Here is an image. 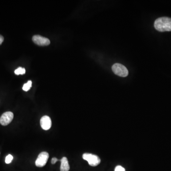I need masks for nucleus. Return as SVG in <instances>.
I'll list each match as a JSON object with an SVG mask.
<instances>
[{
	"mask_svg": "<svg viewBox=\"0 0 171 171\" xmlns=\"http://www.w3.org/2000/svg\"><path fill=\"white\" fill-rule=\"evenodd\" d=\"M154 27L160 32L171 31V18L162 17L158 18L155 21Z\"/></svg>",
	"mask_w": 171,
	"mask_h": 171,
	"instance_id": "obj_1",
	"label": "nucleus"
},
{
	"mask_svg": "<svg viewBox=\"0 0 171 171\" xmlns=\"http://www.w3.org/2000/svg\"><path fill=\"white\" fill-rule=\"evenodd\" d=\"M112 70L117 75L121 77H126L128 76L127 68L120 63H115L112 67Z\"/></svg>",
	"mask_w": 171,
	"mask_h": 171,
	"instance_id": "obj_2",
	"label": "nucleus"
},
{
	"mask_svg": "<svg viewBox=\"0 0 171 171\" xmlns=\"http://www.w3.org/2000/svg\"><path fill=\"white\" fill-rule=\"evenodd\" d=\"M83 159L88 161L90 166H96L98 165L101 162L98 156L89 153H85L83 154Z\"/></svg>",
	"mask_w": 171,
	"mask_h": 171,
	"instance_id": "obj_3",
	"label": "nucleus"
},
{
	"mask_svg": "<svg viewBox=\"0 0 171 171\" xmlns=\"http://www.w3.org/2000/svg\"><path fill=\"white\" fill-rule=\"evenodd\" d=\"M49 157V154L46 152H42L40 153L35 162L36 166L42 167L45 166Z\"/></svg>",
	"mask_w": 171,
	"mask_h": 171,
	"instance_id": "obj_4",
	"label": "nucleus"
},
{
	"mask_svg": "<svg viewBox=\"0 0 171 171\" xmlns=\"http://www.w3.org/2000/svg\"><path fill=\"white\" fill-rule=\"evenodd\" d=\"M14 114L12 112H6L2 115L0 118V123L2 125H5L9 124L14 118Z\"/></svg>",
	"mask_w": 171,
	"mask_h": 171,
	"instance_id": "obj_5",
	"label": "nucleus"
},
{
	"mask_svg": "<svg viewBox=\"0 0 171 171\" xmlns=\"http://www.w3.org/2000/svg\"><path fill=\"white\" fill-rule=\"evenodd\" d=\"M33 41L37 45L42 46H47L50 43L49 39L38 35L33 36Z\"/></svg>",
	"mask_w": 171,
	"mask_h": 171,
	"instance_id": "obj_6",
	"label": "nucleus"
},
{
	"mask_svg": "<svg viewBox=\"0 0 171 171\" xmlns=\"http://www.w3.org/2000/svg\"><path fill=\"white\" fill-rule=\"evenodd\" d=\"M41 126L43 129L48 130L51 126V120L49 116H44L42 117L40 121Z\"/></svg>",
	"mask_w": 171,
	"mask_h": 171,
	"instance_id": "obj_7",
	"label": "nucleus"
},
{
	"mask_svg": "<svg viewBox=\"0 0 171 171\" xmlns=\"http://www.w3.org/2000/svg\"><path fill=\"white\" fill-rule=\"evenodd\" d=\"M61 165L60 167L61 171H69L70 167L68 159L66 157H64L61 160Z\"/></svg>",
	"mask_w": 171,
	"mask_h": 171,
	"instance_id": "obj_8",
	"label": "nucleus"
},
{
	"mask_svg": "<svg viewBox=\"0 0 171 171\" xmlns=\"http://www.w3.org/2000/svg\"><path fill=\"white\" fill-rule=\"evenodd\" d=\"M31 86H32V82L30 81H28L27 83L24 84L22 87V89L25 91H28L30 89Z\"/></svg>",
	"mask_w": 171,
	"mask_h": 171,
	"instance_id": "obj_9",
	"label": "nucleus"
},
{
	"mask_svg": "<svg viewBox=\"0 0 171 171\" xmlns=\"http://www.w3.org/2000/svg\"><path fill=\"white\" fill-rule=\"evenodd\" d=\"M26 72V70L24 68H22V67H19L18 69H16L14 71L15 74L17 75H23L25 74Z\"/></svg>",
	"mask_w": 171,
	"mask_h": 171,
	"instance_id": "obj_10",
	"label": "nucleus"
},
{
	"mask_svg": "<svg viewBox=\"0 0 171 171\" xmlns=\"http://www.w3.org/2000/svg\"><path fill=\"white\" fill-rule=\"evenodd\" d=\"M13 160V157L11 154H8L5 158V163L6 164H9L12 162V160Z\"/></svg>",
	"mask_w": 171,
	"mask_h": 171,
	"instance_id": "obj_11",
	"label": "nucleus"
},
{
	"mask_svg": "<svg viewBox=\"0 0 171 171\" xmlns=\"http://www.w3.org/2000/svg\"><path fill=\"white\" fill-rule=\"evenodd\" d=\"M115 171H125V169L124 168L120 166V165H118L115 168Z\"/></svg>",
	"mask_w": 171,
	"mask_h": 171,
	"instance_id": "obj_12",
	"label": "nucleus"
},
{
	"mask_svg": "<svg viewBox=\"0 0 171 171\" xmlns=\"http://www.w3.org/2000/svg\"><path fill=\"white\" fill-rule=\"evenodd\" d=\"M58 161H59V160H58L57 158L55 157L51 159V164L54 165V164H55Z\"/></svg>",
	"mask_w": 171,
	"mask_h": 171,
	"instance_id": "obj_13",
	"label": "nucleus"
},
{
	"mask_svg": "<svg viewBox=\"0 0 171 171\" xmlns=\"http://www.w3.org/2000/svg\"><path fill=\"white\" fill-rule=\"evenodd\" d=\"M3 41H4V38L1 35H0V45H1L2 43L3 42Z\"/></svg>",
	"mask_w": 171,
	"mask_h": 171,
	"instance_id": "obj_14",
	"label": "nucleus"
}]
</instances>
